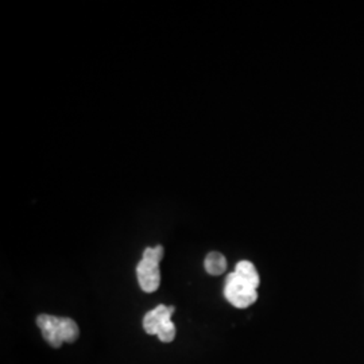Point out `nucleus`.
Returning a JSON list of instances; mask_svg holds the SVG:
<instances>
[{
  "label": "nucleus",
  "mask_w": 364,
  "mask_h": 364,
  "mask_svg": "<svg viewBox=\"0 0 364 364\" xmlns=\"http://www.w3.org/2000/svg\"><path fill=\"white\" fill-rule=\"evenodd\" d=\"M42 336L54 348H60L64 343H75L80 336V329L75 320L68 317H55L50 314H41L37 317Z\"/></svg>",
  "instance_id": "obj_1"
},
{
  "label": "nucleus",
  "mask_w": 364,
  "mask_h": 364,
  "mask_svg": "<svg viewBox=\"0 0 364 364\" xmlns=\"http://www.w3.org/2000/svg\"><path fill=\"white\" fill-rule=\"evenodd\" d=\"M165 248L161 245L156 247H147L144 251V258L136 266V277L141 289L146 293H154L161 284L159 263L164 258Z\"/></svg>",
  "instance_id": "obj_2"
},
{
  "label": "nucleus",
  "mask_w": 364,
  "mask_h": 364,
  "mask_svg": "<svg viewBox=\"0 0 364 364\" xmlns=\"http://www.w3.org/2000/svg\"><path fill=\"white\" fill-rule=\"evenodd\" d=\"M174 306L158 305L144 317V329L147 335H156L162 343H171L176 338V326L171 321Z\"/></svg>",
  "instance_id": "obj_3"
},
{
  "label": "nucleus",
  "mask_w": 364,
  "mask_h": 364,
  "mask_svg": "<svg viewBox=\"0 0 364 364\" xmlns=\"http://www.w3.org/2000/svg\"><path fill=\"white\" fill-rule=\"evenodd\" d=\"M224 297L235 308L246 309L257 302L258 291L234 272L228 274L225 278Z\"/></svg>",
  "instance_id": "obj_4"
},
{
  "label": "nucleus",
  "mask_w": 364,
  "mask_h": 364,
  "mask_svg": "<svg viewBox=\"0 0 364 364\" xmlns=\"http://www.w3.org/2000/svg\"><path fill=\"white\" fill-rule=\"evenodd\" d=\"M235 273L237 274L242 279H245L250 285L258 289L260 284L259 274L257 267L250 260H240L235 266Z\"/></svg>",
  "instance_id": "obj_5"
},
{
  "label": "nucleus",
  "mask_w": 364,
  "mask_h": 364,
  "mask_svg": "<svg viewBox=\"0 0 364 364\" xmlns=\"http://www.w3.org/2000/svg\"><path fill=\"white\" fill-rule=\"evenodd\" d=\"M204 267L209 275L218 277L227 270V259L220 252H209L204 260Z\"/></svg>",
  "instance_id": "obj_6"
}]
</instances>
